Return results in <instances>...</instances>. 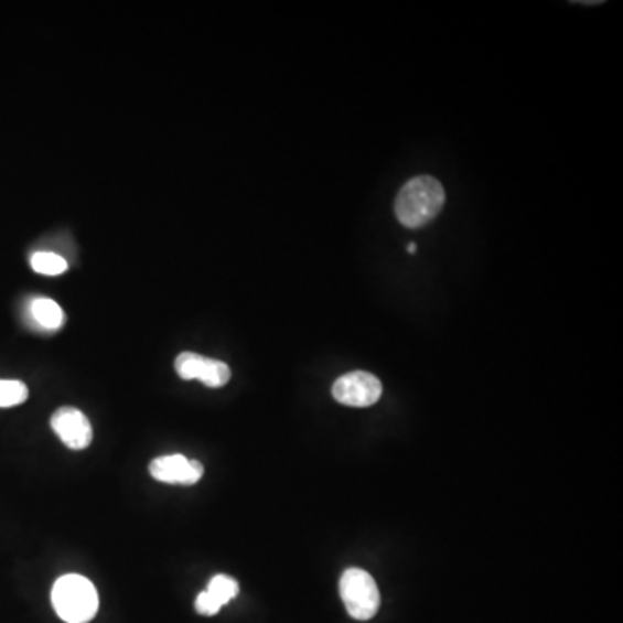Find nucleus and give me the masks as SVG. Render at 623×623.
<instances>
[{
	"instance_id": "4",
	"label": "nucleus",
	"mask_w": 623,
	"mask_h": 623,
	"mask_svg": "<svg viewBox=\"0 0 623 623\" xmlns=\"http://www.w3.org/2000/svg\"><path fill=\"white\" fill-rule=\"evenodd\" d=\"M383 385L374 374L354 370L336 379L333 397L343 406L370 407L382 398Z\"/></svg>"
},
{
	"instance_id": "1",
	"label": "nucleus",
	"mask_w": 623,
	"mask_h": 623,
	"mask_svg": "<svg viewBox=\"0 0 623 623\" xmlns=\"http://www.w3.org/2000/svg\"><path fill=\"white\" fill-rule=\"evenodd\" d=\"M445 203L442 184L430 175L410 179L395 200V215L407 229H419L430 224Z\"/></svg>"
},
{
	"instance_id": "7",
	"label": "nucleus",
	"mask_w": 623,
	"mask_h": 623,
	"mask_svg": "<svg viewBox=\"0 0 623 623\" xmlns=\"http://www.w3.org/2000/svg\"><path fill=\"white\" fill-rule=\"evenodd\" d=\"M203 464L182 454L161 455L149 464V475L169 485H196L202 480Z\"/></svg>"
},
{
	"instance_id": "6",
	"label": "nucleus",
	"mask_w": 623,
	"mask_h": 623,
	"mask_svg": "<svg viewBox=\"0 0 623 623\" xmlns=\"http://www.w3.org/2000/svg\"><path fill=\"white\" fill-rule=\"evenodd\" d=\"M51 427L72 451H84L93 442V427L87 416L75 407H61L51 418Z\"/></svg>"
},
{
	"instance_id": "5",
	"label": "nucleus",
	"mask_w": 623,
	"mask_h": 623,
	"mask_svg": "<svg viewBox=\"0 0 623 623\" xmlns=\"http://www.w3.org/2000/svg\"><path fill=\"white\" fill-rule=\"evenodd\" d=\"M175 370L185 382L200 379L203 385L210 388H222L226 386L230 379V369L226 363L217 361V358L203 357L193 352H182L175 358Z\"/></svg>"
},
{
	"instance_id": "11",
	"label": "nucleus",
	"mask_w": 623,
	"mask_h": 623,
	"mask_svg": "<svg viewBox=\"0 0 623 623\" xmlns=\"http://www.w3.org/2000/svg\"><path fill=\"white\" fill-rule=\"evenodd\" d=\"M29 386L18 379H0V409L26 402Z\"/></svg>"
},
{
	"instance_id": "9",
	"label": "nucleus",
	"mask_w": 623,
	"mask_h": 623,
	"mask_svg": "<svg viewBox=\"0 0 623 623\" xmlns=\"http://www.w3.org/2000/svg\"><path fill=\"white\" fill-rule=\"evenodd\" d=\"M205 592L210 595V600L214 601L222 610L224 604L229 603L238 595L239 583L227 576H215L214 579L210 580Z\"/></svg>"
},
{
	"instance_id": "12",
	"label": "nucleus",
	"mask_w": 623,
	"mask_h": 623,
	"mask_svg": "<svg viewBox=\"0 0 623 623\" xmlns=\"http://www.w3.org/2000/svg\"><path fill=\"white\" fill-rule=\"evenodd\" d=\"M416 249L418 248H416L415 243H410V245L407 246V251H409V254H416Z\"/></svg>"
},
{
	"instance_id": "8",
	"label": "nucleus",
	"mask_w": 623,
	"mask_h": 623,
	"mask_svg": "<svg viewBox=\"0 0 623 623\" xmlns=\"http://www.w3.org/2000/svg\"><path fill=\"white\" fill-rule=\"evenodd\" d=\"M26 314L30 315V321L36 327H41L42 331H49V333L61 330L63 322H65V312L51 298H33L32 302L29 303Z\"/></svg>"
},
{
	"instance_id": "10",
	"label": "nucleus",
	"mask_w": 623,
	"mask_h": 623,
	"mask_svg": "<svg viewBox=\"0 0 623 623\" xmlns=\"http://www.w3.org/2000/svg\"><path fill=\"white\" fill-rule=\"evenodd\" d=\"M30 264L36 273H44V276H60L68 269V261L53 251H36L30 258Z\"/></svg>"
},
{
	"instance_id": "2",
	"label": "nucleus",
	"mask_w": 623,
	"mask_h": 623,
	"mask_svg": "<svg viewBox=\"0 0 623 623\" xmlns=\"http://www.w3.org/2000/svg\"><path fill=\"white\" fill-rule=\"evenodd\" d=\"M53 606L66 623H87L96 616L99 595L87 577L69 573L54 583Z\"/></svg>"
},
{
	"instance_id": "3",
	"label": "nucleus",
	"mask_w": 623,
	"mask_h": 623,
	"mask_svg": "<svg viewBox=\"0 0 623 623\" xmlns=\"http://www.w3.org/2000/svg\"><path fill=\"white\" fill-rule=\"evenodd\" d=\"M340 594L346 612L355 620H370L379 610L378 586L361 568L346 570L340 580Z\"/></svg>"
}]
</instances>
